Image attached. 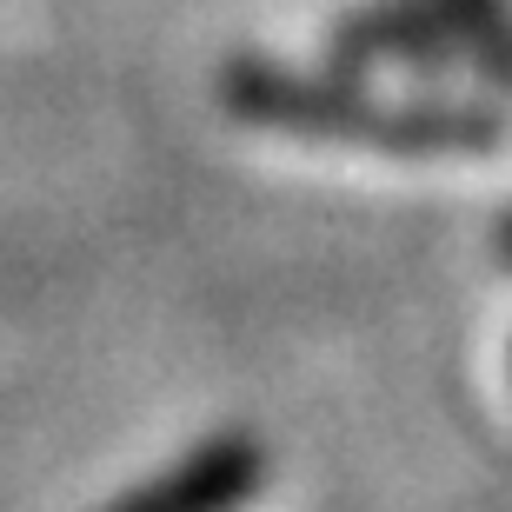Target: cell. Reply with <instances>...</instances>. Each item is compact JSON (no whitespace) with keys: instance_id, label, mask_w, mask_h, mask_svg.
<instances>
[{"instance_id":"277c9868","label":"cell","mask_w":512,"mask_h":512,"mask_svg":"<svg viewBox=\"0 0 512 512\" xmlns=\"http://www.w3.org/2000/svg\"><path fill=\"white\" fill-rule=\"evenodd\" d=\"M499 247H506V260H512V227H506V233H499Z\"/></svg>"},{"instance_id":"3957f363","label":"cell","mask_w":512,"mask_h":512,"mask_svg":"<svg viewBox=\"0 0 512 512\" xmlns=\"http://www.w3.org/2000/svg\"><path fill=\"white\" fill-rule=\"evenodd\" d=\"M486 14H493V0H393L380 14L340 27V54H413V47L479 27Z\"/></svg>"},{"instance_id":"6da1fadb","label":"cell","mask_w":512,"mask_h":512,"mask_svg":"<svg viewBox=\"0 0 512 512\" xmlns=\"http://www.w3.org/2000/svg\"><path fill=\"white\" fill-rule=\"evenodd\" d=\"M220 94L240 120L280 133H313V140H353V147H386V153H459V147H486L493 127L466 114H393L373 100L346 94L333 80H306L266 60H240Z\"/></svg>"},{"instance_id":"7a4b0ae2","label":"cell","mask_w":512,"mask_h":512,"mask_svg":"<svg viewBox=\"0 0 512 512\" xmlns=\"http://www.w3.org/2000/svg\"><path fill=\"white\" fill-rule=\"evenodd\" d=\"M253 473H260V453L247 439H227V446H207L193 453L173 479H160L153 493L120 499L114 512H227L253 493Z\"/></svg>"}]
</instances>
